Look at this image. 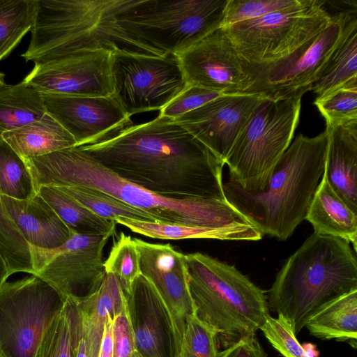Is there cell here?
<instances>
[{"mask_svg": "<svg viewBox=\"0 0 357 357\" xmlns=\"http://www.w3.org/2000/svg\"><path fill=\"white\" fill-rule=\"evenodd\" d=\"M78 147L120 177L154 193L226 199L225 165L173 119L158 115Z\"/></svg>", "mask_w": 357, "mask_h": 357, "instance_id": "1", "label": "cell"}, {"mask_svg": "<svg viewBox=\"0 0 357 357\" xmlns=\"http://www.w3.org/2000/svg\"><path fill=\"white\" fill-rule=\"evenodd\" d=\"M35 190L40 185H83L108 194L151 215L155 222L225 228L255 225L227 199L172 197L134 184L78 146L24 159Z\"/></svg>", "mask_w": 357, "mask_h": 357, "instance_id": "2", "label": "cell"}, {"mask_svg": "<svg viewBox=\"0 0 357 357\" xmlns=\"http://www.w3.org/2000/svg\"><path fill=\"white\" fill-rule=\"evenodd\" d=\"M326 131L299 133L280 157L265 187L246 191L228 180L226 199L264 234L285 241L305 216L324 172Z\"/></svg>", "mask_w": 357, "mask_h": 357, "instance_id": "3", "label": "cell"}, {"mask_svg": "<svg viewBox=\"0 0 357 357\" xmlns=\"http://www.w3.org/2000/svg\"><path fill=\"white\" fill-rule=\"evenodd\" d=\"M354 290L357 259L350 243L313 233L282 266L266 298L297 336L319 310Z\"/></svg>", "mask_w": 357, "mask_h": 357, "instance_id": "4", "label": "cell"}, {"mask_svg": "<svg viewBox=\"0 0 357 357\" xmlns=\"http://www.w3.org/2000/svg\"><path fill=\"white\" fill-rule=\"evenodd\" d=\"M123 0H36L31 40L22 56L45 63L85 50L162 56L119 27L114 15Z\"/></svg>", "mask_w": 357, "mask_h": 357, "instance_id": "5", "label": "cell"}, {"mask_svg": "<svg viewBox=\"0 0 357 357\" xmlns=\"http://www.w3.org/2000/svg\"><path fill=\"white\" fill-rule=\"evenodd\" d=\"M196 317L225 347L256 334L270 317L266 294L234 265L200 252L185 255Z\"/></svg>", "mask_w": 357, "mask_h": 357, "instance_id": "6", "label": "cell"}, {"mask_svg": "<svg viewBox=\"0 0 357 357\" xmlns=\"http://www.w3.org/2000/svg\"><path fill=\"white\" fill-rule=\"evenodd\" d=\"M227 1L123 0L114 19L137 42L175 55L222 26Z\"/></svg>", "mask_w": 357, "mask_h": 357, "instance_id": "7", "label": "cell"}, {"mask_svg": "<svg viewBox=\"0 0 357 357\" xmlns=\"http://www.w3.org/2000/svg\"><path fill=\"white\" fill-rule=\"evenodd\" d=\"M301 98H265L238 135L225 165L242 189L262 190L289 146L299 121Z\"/></svg>", "mask_w": 357, "mask_h": 357, "instance_id": "8", "label": "cell"}, {"mask_svg": "<svg viewBox=\"0 0 357 357\" xmlns=\"http://www.w3.org/2000/svg\"><path fill=\"white\" fill-rule=\"evenodd\" d=\"M331 20L325 0H298L259 18L223 28L248 63L263 65L289 54L322 31Z\"/></svg>", "mask_w": 357, "mask_h": 357, "instance_id": "9", "label": "cell"}, {"mask_svg": "<svg viewBox=\"0 0 357 357\" xmlns=\"http://www.w3.org/2000/svg\"><path fill=\"white\" fill-rule=\"evenodd\" d=\"M66 300L33 274L0 287V357H33Z\"/></svg>", "mask_w": 357, "mask_h": 357, "instance_id": "10", "label": "cell"}, {"mask_svg": "<svg viewBox=\"0 0 357 357\" xmlns=\"http://www.w3.org/2000/svg\"><path fill=\"white\" fill-rule=\"evenodd\" d=\"M356 14L342 12L319 34L276 61L250 64L251 83L243 92L269 99L302 97L312 90L331 55L342 40L349 20Z\"/></svg>", "mask_w": 357, "mask_h": 357, "instance_id": "11", "label": "cell"}, {"mask_svg": "<svg viewBox=\"0 0 357 357\" xmlns=\"http://www.w3.org/2000/svg\"><path fill=\"white\" fill-rule=\"evenodd\" d=\"M113 96L130 117L160 110L188 85L177 57L112 52Z\"/></svg>", "mask_w": 357, "mask_h": 357, "instance_id": "12", "label": "cell"}, {"mask_svg": "<svg viewBox=\"0 0 357 357\" xmlns=\"http://www.w3.org/2000/svg\"><path fill=\"white\" fill-rule=\"evenodd\" d=\"M114 234H81L70 231L69 239L56 249L31 246L35 275L66 301L77 303L89 298L98 290L105 278L103 250Z\"/></svg>", "mask_w": 357, "mask_h": 357, "instance_id": "13", "label": "cell"}, {"mask_svg": "<svg viewBox=\"0 0 357 357\" xmlns=\"http://www.w3.org/2000/svg\"><path fill=\"white\" fill-rule=\"evenodd\" d=\"M175 56L187 84L222 94L243 93L250 85V63L241 56L223 27Z\"/></svg>", "mask_w": 357, "mask_h": 357, "instance_id": "14", "label": "cell"}, {"mask_svg": "<svg viewBox=\"0 0 357 357\" xmlns=\"http://www.w3.org/2000/svg\"><path fill=\"white\" fill-rule=\"evenodd\" d=\"M107 49L85 50L35 63L24 82L40 93L107 96L113 94L111 55Z\"/></svg>", "mask_w": 357, "mask_h": 357, "instance_id": "15", "label": "cell"}, {"mask_svg": "<svg viewBox=\"0 0 357 357\" xmlns=\"http://www.w3.org/2000/svg\"><path fill=\"white\" fill-rule=\"evenodd\" d=\"M125 297L136 352L141 357H177L183 329L153 285L140 274Z\"/></svg>", "mask_w": 357, "mask_h": 357, "instance_id": "16", "label": "cell"}, {"mask_svg": "<svg viewBox=\"0 0 357 357\" xmlns=\"http://www.w3.org/2000/svg\"><path fill=\"white\" fill-rule=\"evenodd\" d=\"M265 98L257 94H224L173 120L225 165L238 135Z\"/></svg>", "mask_w": 357, "mask_h": 357, "instance_id": "17", "label": "cell"}, {"mask_svg": "<svg viewBox=\"0 0 357 357\" xmlns=\"http://www.w3.org/2000/svg\"><path fill=\"white\" fill-rule=\"evenodd\" d=\"M41 95L47 113L73 136L76 146L98 142L132 123L113 95Z\"/></svg>", "mask_w": 357, "mask_h": 357, "instance_id": "18", "label": "cell"}, {"mask_svg": "<svg viewBox=\"0 0 357 357\" xmlns=\"http://www.w3.org/2000/svg\"><path fill=\"white\" fill-rule=\"evenodd\" d=\"M132 239L139 253L141 274L153 285L183 331L186 319L195 314L188 289L185 255L169 243Z\"/></svg>", "mask_w": 357, "mask_h": 357, "instance_id": "19", "label": "cell"}, {"mask_svg": "<svg viewBox=\"0 0 357 357\" xmlns=\"http://www.w3.org/2000/svg\"><path fill=\"white\" fill-rule=\"evenodd\" d=\"M2 205L30 246L51 250L63 245L70 230L38 194L20 200L0 195Z\"/></svg>", "mask_w": 357, "mask_h": 357, "instance_id": "20", "label": "cell"}, {"mask_svg": "<svg viewBox=\"0 0 357 357\" xmlns=\"http://www.w3.org/2000/svg\"><path fill=\"white\" fill-rule=\"evenodd\" d=\"M324 176L333 191L357 213V121L326 126Z\"/></svg>", "mask_w": 357, "mask_h": 357, "instance_id": "21", "label": "cell"}, {"mask_svg": "<svg viewBox=\"0 0 357 357\" xmlns=\"http://www.w3.org/2000/svg\"><path fill=\"white\" fill-rule=\"evenodd\" d=\"M305 220L314 233L344 239L357 248V213L351 211L322 178L308 208Z\"/></svg>", "mask_w": 357, "mask_h": 357, "instance_id": "22", "label": "cell"}, {"mask_svg": "<svg viewBox=\"0 0 357 357\" xmlns=\"http://www.w3.org/2000/svg\"><path fill=\"white\" fill-rule=\"evenodd\" d=\"M2 139L22 159L77 146L73 136L47 112L35 122L5 132Z\"/></svg>", "mask_w": 357, "mask_h": 357, "instance_id": "23", "label": "cell"}, {"mask_svg": "<svg viewBox=\"0 0 357 357\" xmlns=\"http://www.w3.org/2000/svg\"><path fill=\"white\" fill-rule=\"evenodd\" d=\"M132 232L150 238L163 240H181L188 238H211L229 241H258L263 234L255 225L250 227H234L208 228L192 227L161 222L143 221L125 217L115 220Z\"/></svg>", "mask_w": 357, "mask_h": 357, "instance_id": "24", "label": "cell"}, {"mask_svg": "<svg viewBox=\"0 0 357 357\" xmlns=\"http://www.w3.org/2000/svg\"><path fill=\"white\" fill-rule=\"evenodd\" d=\"M309 333L321 340L347 342L356 347L357 290L345 294L323 307L307 322Z\"/></svg>", "mask_w": 357, "mask_h": 357, "instance_id": "25", "label": "cell"}, {"mask_svg": "<svg viewBox=\"0 0 357 357\" xmlns=\"http://www.w3.org/2000/svg\"><path fill=\"white\" fill-rule=\"evenodd\" d=\"M352 83H357L356 15L349 20L342 40L331 55L311 91L316 94V98H320Z\"/></svg>", "mask_w": 357, "mask_h": 357, "instance_id": "26", "label": "cell"}, {"mask_svg": "<svg viewBox=\"0 0 357 357\" xmlns=\"http://www.w3.org/2000/svg\"><path fill=\"white\" fill-rule=\"evenodd\" d=\"M41 93L24 81L0 86V140L12 131L40 119L46 113Z\"/></svg>", "mask_w": 357, "mask_h": 357, "instance_id": "27", "label": "cell"}, {"mask_svg": "<svg viewBox=\"0 0 357 357\" xmlns=\"http://www.w3.org/2000/svg\"><path fill=\"white\" fill-rule=\"evenodd\" d=\"M68 229L81 234L115 233L116 222L102 218L56 188L42 185L36 190Z\"/></svg>", "mask_w": 357, "mask_h": 357, "instance_id": "28", "label": "cell"}, {"mask_svg": "<svg viewBox=\"0 0 357 357\" xmlns=\"http://www.w3.org/2000/svg\"><path fill=\"white\" fill-rule=\"evenodd\" d=\"M79 326L77 304L67 299L43 332L33 357H76Z\"/></svg>", "mask_w": 357, "mask_h": 357, "instance_id": "29", "label": "cell"}, {"mask_svg": "<svg viewBox=\"0 0 357 357\" xmlns=\"http://www.w3.org/2000/svg\"><path fill=\"white\" fill-rule=\"evenodd\" d=\"M54 187L102 218L115 221L117 218L125 217L138 220L155 222L148 213L128 205L103 192L83 185Z\"/></svg>", "mask_w": 357, "mask_h": 357, "instance_id": "30", "label": "cell"}, {"mask_svg": "<svg viewBox=\"0 0 357 357\" xmlns=\"http://www.w3.org/2000/svg\"><path fill=\"white\" fill-rule=\"evenodd\" d=\"M36 0H0V61L31 30Z\"/></svg>", "mask_w": 357, "mask_h": 357, "instance_id": "31", "label": "cell"}, {"mask_svg": "<svg viewBox=\"0 0 357 357\" xmlns=\"http://www.w3.org/2000/svg\"><path fill=\"white\" fill-rule=\"evenodd\" d=\"M36 194L24 160L3 140H0V195L27 199Z\"/></svg>", "mask_w": 357, "mask_h": 357, "instance_id": "32", "label": "cell"}, {"mask_svg": "<svg viewBox=\"0 0 357 357\" xmlns=\"http://www.w3.org/2000/svg\"><path fill=\"white\" fill-rule=\"evenodd\" d=\"M0 255L10 276L20 272L35 274L31 246L6 213L1 199Z\"/></svg>", "mask_w": 357, "mask_h": 357, "instance_id": "33", "label": "cell"}, {"mask_svg": "<svg viewBox=\"0 0 357 357\" xmlns=\"http://www.w3.org/2000/svg\"><path fill=\"white\" fill-rule=\"evenodd\" d=\"M104 265L106 273L114 275L124 294L128 293L133 281L141 274L139 253L133 239L121 232Z\"/></svg>", "mask_w": 357, "mask_h": 357, "instance_id": "34", "label": "cell"}, {"mask_svg": "<svg viewBox=\"0 0 357 357\" xmlns=\"http://www.w3.org/2000/svg\"><path fill=\"white\" fill-rule=\"evenodd\" d=\"M314 104L324 117L326 126H336L357 121V83L345 85L316 98Z\"/></svg>", "mask_w": 357, "mask_h": 357, "instance_id": "35", "label": "cell"}, {"mask_svg": "<svg viewBox=\"0 0 357 357\" xmlns=\"http://www.w3.org/2000/svg\"><path fill=\"white\" fill-rule=\"evenodd\" d=\"M216 333L196 315L188 317L177 357H218Z\"/></svg>", "mask_w": 357, "mask_h": 357, "instance_id": "36", "label": "cell"}, {"mask_svg": "<svg viewBox=\"0 0 357 357\" xmlns=\"http://www.w3.org/2000/svg\"><path fill=\"white\" fill-rule=\"evenodd\" d=\"M298 0H228L223 25L254 20L268 13L290 6Z\"/></svg>", "mask_w": 357, "mask_h": 357, "instance_id": "37", "label": "cell"}, {"mask_svg": "<svg viewBox=\"0 0 357 357\" xmlns=\"http://www.w3.org/2000/svg\"><path fill=\"white\" fill-rule=\"evenodd\" d=\"M269 343L284 357H310L281 316L269 317L260 328Z\"/></svg>", "mask_w": 357, "mask_h": 357, "instance_id": "38", "label": "cell"}, {"mask_svg": "<svg viewBox=\"0 0 357 357\" xmlns=\"http://www.w3.org/2000/svg\"><path fill=\"white\" fill-rule=\"evenodd\" d=\"M224 95L199 86L188 84L185 89L162 109L159 116L174 119Z\"/></svg>", "mask_w": 357, "mask_h": 357, "instance_id": "39", "label": "cell"}, {"mask_svg": "<svg viewBox=\"0 0 357 357\" xmlns=\"http://www.w3.org/2000/svg\"><path fill=\"white\" fill-rule=\"evenodd\" d=\"M113 357H131L136 352L133 331L126 303L112 319Z\"/></svg>", "mask_w": 357, "mask_h": 357, "instance_id": "40", "label": "cell"}, {"mask_svg": "<svg viewBox=\"0 0 357 357\" xmlns=\"http://www.w3.org/2000/svg\"><path fill=\"white\" fill-rule=\"evenodd\" d=\"M218 357H268L256 334H252L220 351Z\"/></svg>", "mask_w": 357, "mask_h": 357, "instance_id": "41", "label": "cell"}, {"mask_svg": "<svg viewBox=\"0 0 357 357\" xmlns=\"http://www.w3.org/2000/svg\"><path fill=\"white\" fill-rule=\"evenodd\" d=\"M112 319L109 316L106 322L98 357H113Z\"/></svg>", "mask_w": 357, "mask_h": 357, "instance_id": "42", "label": "cell"}, {"mask_svg": "<svg viewBox=\"0 0 357 357\" xmlns=\"http://www.w3.org/2000/svg\"><path fill=\"white\" fill-rule=\"evenodd\" d=\"M9 276L6 264L0 255V287L6 281Z\"/></svg>", "mask_w": 357, "mask_h": 357, "instance_id": "43", "label": "cell"}, {"mask_svg": "<svg viewBox=\"0 0 357 357\" xmlns=\"http://www.w3.org/2000/svg\"><path fill=\"white\" fill-rule=\"evenodd\" d=\"M4 77L5 75L0 72V86L5 84Z\"/></svg>", "mask_w": 357, "mask_h": 357, "instance_id": "44", "label": "cell"}, {"mask_svg": "<svg viewBox=\"0 0 357 357\" xmlns=\"http://www.w3.org/2000/svg\"><path fill=\"white\" fill-rule=\"evenodd\" d=\"M131 357H141L137 352L134 353Z\"/></svg>", "mask_w": 357, "mask_h": 357, "instance_id": "45", "label": "cell"}]
</instances>
